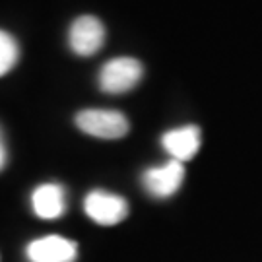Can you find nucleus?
Segmentation results:
<instances>
[{"label": "nucleus", "mask_w": 262, "mask_h": 262, "mask_svg": "<svg viewBox=\"0 0 262 262\" xmlns=\"http://www.w3.org/2000/svg\"><path fill=\"white\" fill-rule=\"evenodd\" d=\"M105 43V28L95 16H80L68 29V45L78 56L95 55Z\"/></svg>", "instance_id": "20e7f679"}, {"label": "nucleus", "mask_w": 262, "mask_h": 262, "mask_svg": "<svg viewBox=\"0 0 262 262\" xmlns=\"http://www.w3.org/2000/svg\"><path fill=\"white\" fill-rule=\"evenodd\" d=\"M31 206H33V212L43 220L60 217L66 208L64 188L56 183L39 185L31 194Z\"/></svg>", "instance_id": "6e6552de"}, {"label": "nucleus", "mask_w": 262, "mask_h": 262, "mask_svg": "<svg viewBox=\"0 0 262 262\" xmlns=\"http://www.w3.org/2000/svg\"><path fill=\"white\" fill-rule=\"evenodd\" d=\"M200 144H202V134H200V128L194 124L173 128L161 136V146L173 156V159H177L181 163L194 158L200 150Z\"/></svg>", "instance_id": "0eeeda50"}, {"label": "nucleus", "mask_w": 262, "mask_h": 262, "mask_svg": "<svg viewBox=\"0 0 262 262\" xmlns=\"http://www.w3.org/2000/svg\"><path fill=\"white\" fill-rule=\"evenodd\" d=\"M28 258L31 262H74L78 247L74 241L60 235H49L28 245Z\"/></svg>", "instance_id": "423d86ee"}, {"label": "nucleus", "mask_w": 262, "mask_h": 262, "mask_svg": "<svg viewBox=\"0 0 262 262\" xmlns=\"http://www.w3.org/2000/svg\"><path fill=\"white\" fill-rule=\"evenodd\" d=\"M84 210L90 220L105 227L121 224L128 215L126 200L119 194L105 192V190H92L84 200Z\"/></svg>", "instance_id": "7ed1b4c3"}, {"label": "nucleus", "mask_w": 262, "mask_h": 262, "mask_svg": "<svg viewBox=\"0 0 262 262\" xmlns=\"http://www.w3.org/2000/svg\"><path fill=\"white\" fill-rule=\"evenodd\" d=\"M76 126L82 132L103 138V140H117L126 136L130 130L128 119L119 111H109V109H85L76 115Z\"/></svg>", "instance_id": "f257e3e1"}, {"label": "nucleus", "mask_w": 262, "mask_h": 262, "mask_svg": "<svg viewBox=\"0 0 262 262\" xmlns=\"http://www.w3.org/2000/svg\"><path fill=\"white\" fill-rule=\"evenodd\" d=\"M4 163H6V148H4V144H2V136H0V169L4 167Z\"/></svg>", "instance_id": "9d476101"}, {"label": "nucleus", "mask_w": 262, "mask_h": 262, "mask_svg": "<svg viewBox=\"0 0 262 262\" xmlns=\"http://www.w3.org/2000/svg\"><path fill=\"white\" fill-rule=\"evenodd\" d=\"M185 179V167L177 159H171L161 167H150L142 175L144 188L156 198H169L177 192Z\"/></svg>", "instance_id": "39448f33"}, {"label": "nucleus", "mask_w": 262, "mask_h": 262, "mask_svg": "<svg viewBox=\"0 0 262 262\" xmlns=\"http://www.w3.org/2000/svg\"><path fill=\"white\" fill-rule=\"evenodd\" d=\"M144 76V66L132 56H117L105 62L99 72V88L105 94H124Z\"/></svg>", "instance_id": "f03ea898"}, {"label": "nucleus", "mask_w": 262, "mask_h": 262, "mask_svg": "<svg viewBox=\"0 0 262 262\" xmlns=\"http://www.w3.org/2000/svg\"><path fill=\"white\" fill-rule=\"evenodd\" d=\"M19 58L18 41L10 35L8 31L0 29V76L8 74L10 70L16 66Z\"/></svg>", "instance_id": "1a4fd4ad"}]
</instances>
